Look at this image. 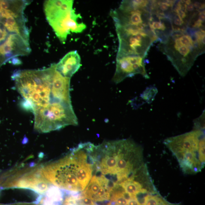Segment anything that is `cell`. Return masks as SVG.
I'll list each match as a JSON object with an SVG mask.
<instances>
[{
    "mask_svg": "<svg viewBox=\"0 0 205 205\" xmlns=\"http://www.w3.org/2000/svg\"><path fill=\"white\" fill-rule=\"evenodd\" d=\"M81 59L77 51H71L56 64V69L63 76L71 78L81 66Z\"/></svg>",
    "mask_w": 205,
    "mask_h": 205,
    "instance_id": "9c48e42d",
    "label": "cell"
},
{
    "mask_svg": "<svg viewBox=\"0 0 205 205\" xmlns=\"http://www.w3.org/2000/svg\"><path fill=\"white\" fill-rule=\"evenodd\" d=\"M185 3V4H186L187 5H189V4L191 3V1H189V0H188V1H183Z\"/></svg>",
    "mask_w": 205,
    "mask_h": 205,
    "instance_id": "7402d4cb",
    "label": "cell"
},
{
    "mask_svg": "<svg viewBox=\"0 0 205 205\" xmlns=\"http://www.w3.org/2000/svg\"><path fill=\"white\" fill-rule=\"evenodd\" d=\"M166 1V2H161L160 4V8L162 11H165L168 10L169 7H170V4L167 3V1Z\"/></svg>",
    "mask_w": 205,
    "mask_h": 205,
    "instance_id": "5bb4252c",
    "label": "cell"
},
{
    "mask_svg": "<svg viewBox=\"0 0 205 205\" xmlns=\"http://www.w3.org/2000/svg\"><path fill=\"white\" fill-rule=\"evenodd\" d=\"M186 10L188 11L192 12L194 10V7L192 3L186 5Z\"/></svg>",
    "mask_w": 205,
    "mask_h": 205,
    "instance_id": "d6986e66",
    "label": "cell"
},
{
    "mask_svg": "<svg viewBox=\"0 0 205 205\" xmlns=\"http://www.w3.org/2000/svg\"><path fill=\"white\" fill-rule=\"evenodd\" d=\"M12 63L13 64H14V65L20 64L21 63L19 59H18L17 58H13V59H12Z\"/></svg>",
    "mask_w": 205,
    "mask_h": 205,
    "instance_id": "ac0fdd59",
    "label": "cell"
},
{
    "mask_svg": "<svg viewBox=\"0 0 205 205\" xmlns=\"http://www.w3.org/2000/svg\"><path fill=\"white\" fill-rule=\"evenodd\" d=\"M55 68L56 64H53L42 69L17 70L13 73L16 90L23 98L22 108L32 112L58 101L52 93Z\"/></svg>",
    "mask_w": 205,
    "mask_h": 205,
    "instance_id": "3957f363",
    "label": "cell"
},
{
    "mask_svg": "<svg viewBox=\"0 0 205 205\" xmlns=\"http://www.w3.org/2000/svg\"><path fill=\"white\" fill-rule=\"evenodd\" d=\"M203 22L201 20L198 19V20L194 22V25H193V26L195 28H199L202 26Z\"/></svg>",
    "mask_w": 205,
    "mask_h": 205,
    "instance_id": "e0dca14e",
    "label": "cell"
},
{
    "mask_svg": "<svg viewBox=\"0 0 205 205\" xmlns=\"http://www.w3.org/2000/svg\"><path fill=\"white\" fill-rule=\"evenodd\" d=\"M73 1H46L44 12L46 19L57 36L62 42L65 41L70 32L78 33L86 29L80 15L73 8Z\"/></svg>",
    "mask_w": 205,
    "mask_h": 205,
    "instance_id": "5b68a950",
    "label": "cell"
},
{
    "mask_svg": "<svg viewBox=\"0 0 205 205\" xmlns=\"http://www.w3.org/2000/svg\"><path fill=\"white\" fill-rule=\"evenodd\" d=\"M50 183L40 173V168L29 171L18 176L9 182V188H25L35 191L38 194H44L50 187Z\"/></svg>",
    "mask_w": 205,
    "mask_h": 205,
    "instance_id": "52a82bcc",
    "label": "cell"
},
{
    "mask_svg": "<svg viewBox=\"0 0 205 205\" xmlns=\"http://www.w3.org/2000/svg\"><path fill=\"white\" fill-rule=\"evenodd\" d=\"M127 205H141L135 196L128 200Z\"/></svg>",
    "mask_w": 205,
    "mask_h": 205,
    "instance_id": "4fadbf2b",
    "label": "cell"
},
{
    "mask_svg": "<svg viewBox=\"0 0 205 205\" xmlns=\"http://www.w3.org/2000/svg\"><path fill=\"white\" fill-rule=\"evenodd\" d=\"M193 5L195 8L199 9H203L205 8V4H202L199 2H195Z\"/></svg>",
    "mask_w": 205,
    "mask_h": 205,
    "instance_id": "9a60e30c",
    "label": "cell"
},
{
    "mask_svg": "<svg viewBox=\"0 0 205 205\" xmlns=\"http://www.w3.org/2000/svg\"><path fill=\"white\" fill-rule=\"evenodd\" d=\"M204 130L194 128L190 132L164 140V144L173 153L185 173H198L204 167Z\"/></svg>",
    "mask_w": 205,
    "mask_h": 205,
    "instance_id": "277c9868",
    "label": "cell"
},
{
    "mask_svg": "<svg viewBox=\"0 0 205 205\" xmlns=\"http://www.w3.org/2000/svg\"><path fill=\"white\" fill-rule=\"evenodd\" d=\"M181 43L184 46L188 48L194 47V43H193L191 37L188 35L182 36L179 38Z\"/></svg>",
    "mask_w": 205,
    "mask_h": 205,
    "instance_id": "30bf717a",
    "label": "cell"
},
{
    "mask_svg": "<svg viewBox=\"0 0 205 205\" xmlns=\"http://www.w3.org/2000/svg\"><path fill=\"white\" fill-rule=\"evenodd\" d=\"M172 18L173 19L174 23L177 26H182L184 23L183 20L177 14H175Z\"/></svg>",
    "mask_w": 205,
    "mask_h": 205,
    "instance_id": "7c38bea8",
    "label": "cell"
},
{
    "mask_svg": "<svg viewBox=\"0 0 205 205\" xmlns=\"http://www.w3.org/2000/svg\"><path fill=\"white\" fill-rule=\"evenodd\" d=\"M200 17H199V19L201 20L202 22H204L205 21V11L200 12L199 14Z\"/></svg>",
    "mask_w": 205,
    "mask_h": 205,
    "instance_id": "ffe728a7",
    "label": "cell"
},
{
    "mask_svg": "<svg viewBox=\"0 0 205 205\" xmlns=\"http://www.w3.org/2000/svg\"><path fill=\"white\" fill-rule=\"evenodd\" d=\"M94 146L89 142L80 143L64 158L40 167V173L49 183L60 189L83 191L93 174Z\"/></svg>",
    "mask_w": 205,
    "mask_h": 205,
    "instance_id": "7a4b0ae2",
    "label": "cell"
},
{
    "mask_svg": "<svg viewBox=\"0 0 205 205\" xmlns=\"http://www.w3.org/2000/svg\"><path fill=\"white\" fill-rule=\"evenodd\" d=\"M140 74L146 79L149 78L144 64L131 63L128 56L117 57L116 68L112 81L116 84L121 83L127 78Z\"/></svg>",
    "mask_w": 205,
    "mask_h": 205,
    "instance_id": "ba28073f",
    "label": "cell"
},
{
    "mask_svg": "<svg viewBox=\"0 0 205 205\" xmlns=\"http://www.w3.org/2000/svg\"><path fill=\"white\" fill-rule=\"evenodd\" d=\"M92 156L95 174L104 176L113 187L134 179L146 167L143 148L130 139L106 141L95 146Z\"/></svg>",
    "mask_w": 205,
    "mask_h": 205,
    "instance_id": "6da1fadb",
    "label": "cell"
},
{
    "mask_svg": "<svg viewBox=\"0 0 205 205\" xmlns=\"http://www.w3.org/2000/svg\"><path fill=\"white\" fill-rule=\"evenodd\" d=\"M176 12L177 13V14L182 19L185 18L186 17V13L182 10H176Z\"/></svg>",
    "mask_w": 205,
    "mask_h": 205,
    "instance_id": "2e32d148",
    "label": "cell"
},
{
    "mask_svg": "<svg viewBox=\"0 0 205 205\" xmlns=\"http://www.w3.org/2000/svg\"><path fill=\"white\" fill-rule=\"evenodd\" d=\"M34 128L40 133L60 130L69 125H78L71 104L55 101L33 110Z\"/></svg>",
    "mask_w": 205,
    "mask_h": 205,
    "instance_id": "8992f818",
    "label": "cell"
},
{
    "mask_svg": "<svg viewBox=\"0 0 205 205\" xmlns=\"http://www.w3.org/2000/svg\"><path fill=\"white\" fill-rule=\"evenodd\" d=\"M150 28L152 29H160L164 31L166 29L165 25L163 23L159 22H154L152 24H149Z\"/></svg>",
    "mask_w": 205,
    "mask_h": 205,
    "instance_id": "8fae6325",
    "label": "cell"
},
{
    "mask_svg": "<svg viewBox=\"0 0 205 205\" xmlns=\"http://www.w3.org/2000/svg\"><path fill=\"white\" fill-rule=\"evenodd\" d=\"M107 205H118L117 203H116V202L115 201V200H112L111 199V200H110V201L109 202L108 204Z\"/></svg>",
    "mask_w": 205,
    "mask_h": 205,
    "instance_id": "44dd1931",
    "label": "cell"
}]
</instances>
